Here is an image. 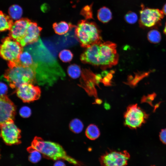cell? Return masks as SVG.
<instances>
[{
  "label": "cell",
  "mask_w": 166,
  "mask_h": 166,
  "mask_svg": "<svg viewBox=\"0 0 166 166\" xmlns=\"http://www.w3.org/2000/svg\"><path fill=\"white\" fill-rule=\"evenodd\" d=\"M19 113L22 117L27 118L31 115V110L27 106H23L20 109Z\"/></svg>",
  "instance_id": "cell-27"
},
{
  "label": "cell",
  "mask_w": 166,
  "mask_h": 166,
  "mask_svg": "<svg viewBox=\"0 0 166 166\" xmlns=\"http://www.w3.org/2000/svg\"><path fill=\"white\" fill-rule=\"evenodd\" d=\"M53 166H66L65 163L62 161L58 160L54 163Z\"/></svg>",
  "instance_id": "cell-30"
},
{
  "label": "cell",
  "mask_w": 166,
  "mask_h": 166,
  "mask_svg": "<svg viewBox=\"0 0 166 166\" xmlns=\"http://www.w3.org/2000/svg\"><path fill=\"white\" fill-rule=\"evenodd\" d=\"M72 53L69 50L64 49L60 53L59 57L61 61L64 62L71 61L73 57Z\"/></svg>",
  "instance_id": "cell-25"
},
{
  "label": "cell",
  "mask_w": 166,
  "mask_h": 166,
  "mask_svg": "<svg viewBox=\"0 0 166 166\" xmlns=\"http://www.w3.org/2000/svg\"><path fill=\"white\" fill-rule=\"evenodd\" d=\"M4 77L10 87L17 89L22 84H33L36 81V70L31 67L17 64L8 65Z\"/></svg>",
  "instance_id": "cell-3"
},
{
  "label": "cell",
  "mask_w": 166,
  "mask_h": 166,
  "mask_svg": "<svg viewBox=\"0 0 166 166\" xmlns=\"http://www.w3.org/2000/svg\"><path fill=\"white\" fill-rule=\"evenodd\" d=\"M85 134L87 137L91 140H95L100 135V132L98 127L94 124H90L87 128Z\"/></svg>",
  "instance_id": "cell-18"
},
{
  "label": "cell",
  "mask_w": 166,
  "mask_h": 166,
  "mask_svg": "<svg viewBox=\"0 0 166 166\" xmlns=\"http://www.w3.org/2000/svg\"></svg>",
  "instance_id": "cell-33"
},
{
  "label": "cell",
  "mask_w": 166,
  "mask_h": 166,
  "mask_svg": "<svg viewBox=\"0 0 166 166\" xmlns=\"http://www.w3.org/2000/svg\"><path fill=\"white\" fill-rule=\"evenodd\" d=\"M138 18L137 14L132 11L128 12L124 16L125 21L130 24H133L135 23L138 20Z\"/></svg>",
  "instance_id": "cell-26"
},
{
  "label": "cell",
  "mask_w": 166,
  "mask_h": 166,
  "mask_svg": "<svg viewBox=\"0 0 166 166\" xmlns=\"http://www.w3.org/2000/svg\"><path fill=\"white\" fill-rule=\"evenodd\" d=\"M23 13L22 9L19 5H14L9 9V16L14 20H19L21 17Z\"/></svg>",
  "instance_id": "cell-19"
},
{
  "label": "cell",
  "mask_w": 166,
  "mask_h": 166,
  "mask_svg": "<svg viewBox=\"0 0 166 166\" xmlns=\"http://www.w3.org/2000/svg\"><path fill=\"white\" fill-rule=\"evenodd\" d=\"M30 22L27 18H22L13 22L9 30V36L20 43L26 34Z\"/></svg>",
  "instance_id": "cell-12"
},
{
  "label": "cell",
  "mask_w": 166,
  "mask_h": 166,
  "mask_svg": "<svg viewBox=\"0 0 166 166\" xmlns=\"http://www.w3.org/2000/svg\"><path fill=\"white\" fill-rule=\"evenodd\" d=\"M159 137L161 142L166 144V128L161 130L160 133Z\"/></svg>",
  "instance_id": "cell-29"
},
{
  "label": "cell",
  "mask_w": 166,
  "mask_h": 166,
  "mask_svg": "<svg viewBox=\"0 0 166 166\" xmlns=\"http://www.w3.org/2000/svg\"><path fill=\"white\" fill-rule=\"evenodd\" d=\"M97 17L98 19L103 23L109 22L112 20L113 15L110 10L106 6L100 8L97 11Z\"/></svg>",
  "instance_id": "cell-15"
},
{
  "label": "cell",
  "mask_w": 166,
  "mask_h": 166,
  "mask_svg": "<svg viewBox=\"0 0 166 166\" xmlns=\"http://www.w3.org/2000/svg\"><path fill=\"white\" fill-rule=\"evenodd\" d=\"M22 46L10 37L3 39L0 45V56L8 61V64L17 63L19 56L22 51Z\"/></svg>",
  "instance_id": "cell-5"
},
{
  "label": "cell",
  "mask_w": 166,
  "mask_h": 166,
  "mask_svg": "<svg viewBox=\"0 0 166 166\" xmlns=\"http://www.w3.org/2000/svg\"><path fill=\"white\" fill-rule=\"evenodd\" d=\"M13 23L12 19L0 11V32L10 30Z\"/></svg>",
  "instance_id": "cell-17"
},
{
  "label": "cell",
  "mask_w": 166,
  "mask_h": 166,
  "mask_svg": "<svg viewBox=\"0 0 166 166\" xmlns=\"http://www.w3.org/2000/svg\"><path fill=\"white\" fill-rule=\"evenodd\" d=\"M42 28L38 26L35 22H30L26 34L20 44L24 47L27 44L34 43L38 41L39 39Z\"/></svg>",
  "instance_id": "cell-13"
},
{
  "label": "cell",
  "mask_w": 166,
  "mask_h": 166,
  "mask_svg": "<svg viewBox=\"0 0 166 166\" xmlns=\"http://www.w3.org/2000/svg\"><path fill=\"white\" fill-rule=\"evenodd\" d=\"M116 45L110 42L102 41L86 48L81 56L82 62L106 69L116 65L118 55Z\"/></svg>",
  "instance_id": "cell-1"
},
{
  "label": "cell",
  "mask_w": 166,
  "mask_h": 166,
  "mask_svg": "<svg viewBox=\"0 0 166 166\" xmlns=\"http://www.w3.org/2000/svg\"><path fill=\"white\" fill-rule=\"evenodd\" d=\"M31 147L48 159L56 161L62 160L75 165H79L77 161L68 155L63 147L56 143L36 137Z\"/></svg>",
  "instance_id": "cell-2"
},
{
  "label": "cell",
  "mask_w": 166,
  "mask_h": 166,
  "mask_svg": "<svg viewBox=\"0 0 166 166\" xmlns=\"http://www.w3.org/2000/svg\"><path fill=\"white\" fill-rule=\"evenodd\" d=\"M162 11L164 14L166 15V3L165 4L163 7Z\"/></svg>",
  "instance_id": "cell-31"
},
{
  "label": "cell",
  "mask_w": 166,
  "mask_h": 166,
  "mask_svg": "<svg viewBox=\"0 0 166 166\" xmlns=\"http://www.w3.org/2000/svg\"><path fill=\"white\" fill-rule=\"evenodd\" d=\"M92 5L91 4L86 5L81 10L80 14L85 18V20H88L93 19Z\"/></svg>",
  "instance_id": "cell-24"
},
{
  "label": "cell",
  "mask_w": 166,
  "mask_h": 166,
  "mask_svg": "<svg viewBox=\"0 0 166 166\" xmlns=\"http://www.w3.org/2000/svg\"><path fill=\"white\" fill-rule=\"evenodd\" d=\"M0 129V136L6 144L11 145L21 143V130L14 121L6 123Z\"/></svg>",
  "instance_id": "cell-8"
},
{
  "label": "cell",
  "mask_w": 166,
  "mask_h": 166,
  "mask_svg": "<svg viewBox=\"0 0 166 166\" xmlns=\"http://www.w3.org/2000/svg\"><path fill=\"white\" fill-rule=\"evenodd\" d=\"M17 64L23 66L31 67L35 70L37 64L34 62L33 57L30 52L27 49H23L20 54Z\"/></svg>",
  "instance_id": "cell-14"
},
{
  "label": "cell",
  "mask_w": 166,
  "mask_h": 166,
  "mask_svg": "<svg viewBox=\"0 0 166 166\" xmlns=\"http://www.w3.org/2000/svg\"><path fill=\"white\" fill-rule=\"evenodd\" d=\"M164 33L166 35V23L165 25L164 28Z\"/></svg>",
  "instance_id": "cell-32"
},
{
  "label": "cell",
  "mask_w": 166,
  "mask_h": 166,
  "mask_svg": "<svg viewBox=\"0 0 166 166\" xmlns=\"http://www.w3.org/2000/svg\"><path fill=\"white\" fill-rule=\"evenodd\" d=\"M18 97L24 102H30L39 99L40 96V88L32 84H22L16 89Z\"/></svg>",
  "instance_id": "cell-11"
},
{
  "label": "cell",
  "mask_w": 166,
  "mask_h": 166,
  "mask_svg": "<svg viewBox=\"0 0 166 166\" xmlns=\"http://www.w3.org/2000/svg\"><path fill=\"white\" fill-rule=\"evenodd\" d=\"M69 126L72 131L77 133L81 132L84 127L82 122L77 119H74L72 120L70 123Z\"/></svg>",
  "instance_id": "cell-21"
},
{
  "label": "cell",
  "mask_w": 166,
  "mask_h": 166,
  "mask_svg": "<svg viewBox=\"0 0 166 166\" xmlns=\"http://www.w3.org/2000/svg\"><path fill=\"white\" fill-rule=\"evenodd\" d=\"M148 115L137 104L128 106L124 114V123L131 129H136L144 123Z\"/></svg>",
  "instance_id": "cell-6"
},
{
  "label": "cell",
  "mask_w": 166,
  "mask_h": 166,
  "mask_svg": "<svg viewBox=\"0 0 166 166\" xmlns=\"http://www.w3.org/2000/svg\"><path fill=\"white\" fill-rule=\"evenodd\" d=\"M53 28L55 33L59 35H63L67 33L74 26L71 23L65 21L55 22L53 24Z\"/></svg>",
  "instance_id": "cell-16"
},
{
  "label": "cell",
  "mask_w": 166,
  "mask_h": 166,
  "mask_svg": "<svg viewBox=\"0 0 166 166\" xmlns=\"http://www.w3.org/2000/svg\"><path fill=\"white\" fill-rule=\"evenodd\" d=\"M80 67L76 64L71 65L68 68V73L72 78L76 79L79 77L81 74Z\"/></svg>",
  "instance_id": "cell-22"
},
{
  "label": "cell",
  "mask_w": 166,
  "mask_h": 166,
  "mask_svg": "<svg viewBox=\"0 0 166 166\" xmlns=\"http://www.w3.org/2000/svg\"><path fill=\"white\" fill-rule=\"evenodd\" d=\"M130 155L126 151H111L106 153L100 158L101 166H125Z\"/></svg>",
  "instance_id": "cell-7"
},
{
  "label": "cell",
  "mask_w": 166,
  "mask_h": 166,
  "mask_svg": "<svg viewBox=\"0 0 166 166\" xmlns=\"http://www.w3.org/2000/svg\"><path fill=\"white\" fill-rule=\"evenodd\" d=\"M140 13L139 23L143 27H153L159 22L164 16L162 11L157 9L143 7Z\"/></svg>",
  "instance_id": "cell-9"
},
{
  "label": "cell",
  "mask_w": 166,
  "mask_h": 166,
  "mask_svg": "<svg viewBox=\"0 0 166 166\" xmlns=\"http://www.w3.org/2000/svg\"><path fill=\"white\" fill-rule=\"evenodd\" d=\"M75 33L81 46L86 48L102 41L100 30L94 22L86 20L80 21L76 27Z\"/></svg>",
  "instance_id": "cell-4"
},
{
  "label": "cell",
  "mask_w": 166,
  "mask_h": 166,
  "mask_svg": "<svg viewBox=\"0 0 166 166\" xmlns=\"http://www.w3.org/2000/svg\"><path fill=\"white\" fill-rule=\"evenodd\" d=\"M16 107L6 95H0V129L6 123L14 121Z\"/></svg>",
  "instance_id": "cell-10"
},
{
  "label": "cell",
  "mask_w": 166,
  "mask_h": 166,
  "mask_svg": "<svg viewBox=\"0 0 166 166\" xmlns=\"http://www.w3.org/2000/svg\"><path fill=\"white\" fill-rule=\"evenodd\" d=\"M28 150L30 153L28 160L30 162L36 163L41 160L42 154L39 152L32 148L31 147L28 148Z\"/></svg>",
  "instance_id": "cell-20"
},
{
  "label": "cell",
  "mask_w": 166,
  "mask_h": 166,
  "mask_svg": "<svg viewBox=\"0 0 166 166\" xmlns=\"http://www.w3.org/2000/svg\"><path fill=\"white\" fill-rule=\"evenodd\" d=\"M147 37L149 41L154 43H159L161 39L160 33L156 30H152L149 31Z\"/></svg>",
  "instance_id": "cell-23"
},
{
  "label": "cell",
  "mask_w": 166,
  "mask_h": 166,
  "mask_svg": "<svg viewBox=\"0 0 166 166\" xmlns=\"http://www.w3.org/2000/svg\"><path fill=\"white\" fill-rule=\"evenodd\" d=\"M8 88L6 85L0 82V95H6L7 91Z\"/></svg>",
  "instance_id": "cell-28"
}]
</instances>
